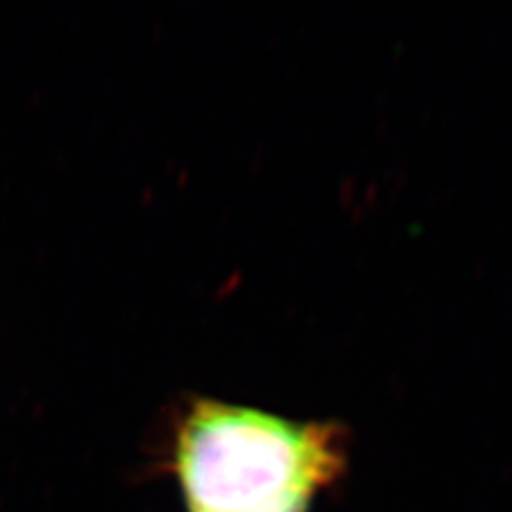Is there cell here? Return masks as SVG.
<instances>
[{
  "instance_id": "1",
  "label": "cell",
  "mask_w": 512,
  "mask_h": 512,
  "mask_svg": "<svg viewBox=\"0 0 512 512\" xmlns=\"http://www.w3.org/2000/svg\"><path fill=\"white\" fill-rule=\"evenodd\" d=\"M346 463L338 423H295L220 402H199L178 438L188 512H310Z\"/></svg>"
}]
</instances>
